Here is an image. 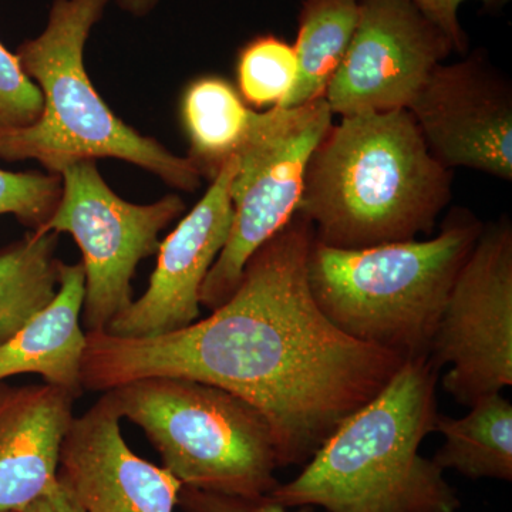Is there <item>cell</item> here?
I'll use <instances>...</instances> for the list:
<instances>
[{
    "label": "cell",
    "mask_w": 512,
    "mask_h": 512,
    "mask_svg": "<svg viewBox=\"0 0 512 512\" xmlns=\"http://www.w3.org/2000/svg\"><path fill=\"white\" fill-rule=\"evenodd\" d=\"M313 241L311 222L295 214L248 259L227 301L187 328L153 338L87 332L83 390L146 377L221 387L264 414L279 468L305 466L406 362L346 335L320 311L309 288Z\"/></svg>",
    "instance_id": "6da1fadb"
},
{
    "label": "cell",
    "mask_w": 512,
    "mask_h": 512,
    "mask_svg": "<svg viewBox=\"0 0 512 512\" xmlns=\"http://www.w3.org/2000/svg\"><path fill=\"white\" fill-rule=\"evenodd\" d=\"M451 185L453 171L431 156L409 110L355 114L313 151L296 214L332 248L413 241L434 231Z\"/></svg>",
    "instance_id": "7a4b0ae2"
},
{
    "label": "cell",
    "mask_w": 512,
    "mask_h": 512,
    "mask_svg": "<svg viewBox=\"0 0 512 512\" xmlns=\"http://www.w3.org/2000/svg\"><path fill=\"white\" fill-rule=\"evenodd\" d=\"M437 380L429 357L406 360L375 399L339 424L298 477L269 495L286 508L328 512H457L456 488L420 454L439 419Z\"/></svg>",
    "instance_id": "3957f363"
},
{
    "label": "cell",
    "mask_w": 512,
    "mask_h": 512,
    "mask_svg": "<svg viewBox=\"0 0 512 512\" xmlns=\"http://www.w3.org/2000/svg\"><path fill=\"white\" fill-rule=\"evenodd\" d=\"M484 224L456 208L439 235L339 249L313 241L309 288L343 333L406 360L429 357L448 295Z\"/></svg>",
    "instance_id": "277c9868"
},
{
    "label": "cell",
    "mask_w": 512,
    "mask_h": 512,
    "mask_svg": "<svg viewBox=\"0 0 512 512\" xmlns=\"http://www.w3.org/2000/svg\"><path fill=\"white\" fill-rule=\"evenodd\" d=\"M109 2L55 0L45 30L19 46L16 56L42 92L43 110L32 126L0 136V158L36 160L53 174L77 161L119 158L177 190L195 191L197 165L120 120L87 74L84 47Z\"/></svg>",
    "instance_id": "5b68a950"
},
{
    "label": "cell",
    "mask_w": 512,
    "mask_h": 512,
    "mask_svg": "<svg viewBox=\"0 0 512 512\" xmlns=\"http://www.w3.org/2000/svg\"><path fill=\"white\" fill-rule=\"evenodd\" d=\"M107 393L184 487L237 497L278 487L271 426L237 394L184 377H146Z\"/></svg>",
    "instance_id": "8992f818"
},
{
    "label": "cell",
    "mask_w": 512,
    "mask_h": 512,
    "mask_svg": "<svg viewBox=\"0 0 512 512\" xmlns=\"http://www.w3.org/2000/svg\"><path fill=\"white\" fill-rule=\"evenodd\" d=\"M333 124L325 99L256 113L234 156L232 217L227 244L204 284L200 301L217 309L237 289L248 259L291 222L301 204L306 168Z\"/></svg>",
    "instance_id": "52a82bcc"
},
{
    "label": "cell",
    "mask_w": 512,
    "mask_h": 512,
    "mask_svg": "<svg viewBox=\"0 0 512 512\" xmlns=\"http://www.w3.org/2000/svg\"><path fill=\"white\" fill-rule=\"evenodd\" d=\"M59 175L62 197L37 232H64L77 242L86 278L82 325L86 333L104 332L134 301L131 281L138 264L157 254L161 232L183 214L185 204L175 194L147 205L124 201L93 160L67 165Z\"/></svg>",
    "instance_id": "ba28073f"
},
{
    "label": "cell",
    "mask_w": 512,
    "mask_h": 512,
    "mask_svg": "<svg viewBox=\"0 0 512 512\" xmlns=\"http://www.w3.org/2000/svg\"><path fill=\"white\" fill-rule=\"evenodd\" d=\"M437 370L451 366L443 387L470 407L512 386V225H484L458 272L429 356Z\"/></svg>",
    "instance_id": "9c48e42d"
},
{
    "label": "cell",
    "mask_w": 512,
    "mask_h": 512,
    "mask_svg": "<svg viewBox=\"0 0 512 512\" xmlns=\"http://www.w3.org/2000/svg\"><path fill=\"white\" fill-rule=\"evenodd\" d=\"M451 52L448 37L410 0H360L355 35L325 100L340 117L409 110Z\"/></svg>",
    "instance_id": "30bf717a"
},
{
    "label": "cell",
    "mask_w": 512,
    "mask_h": 512,
    "mask_svg": "<svg viewBox=\"0 0 512 512\" xmlns=\"http://www.w3.org/2000/svg\"><path fill=\"white\" fill-rule=\"evenodd\" d=\"M443 167L512 180V89L484 56L441 63L409 107Z\"/></svg>",
    "instance_id": "8fae6325"
},
{
    "label": "cell",
    "mask_w": 512,
    "mask_h": 512,
    "mask_svg": "<svg viewBox=\"0 0 512 512\" xmlns=\"http://www.w3.org/2000/svg\"><path fill=\"white\" fill-rule=\"evenodd\" d=\"M237 157L220 173L174 231L160 242L147 291L111 320L104 332L120 338H153L187 328L200 319L202 284L231 231V181Z\"/></svg>",
    "instance_id": "7c38bea8"
},
{
    "label": "cell",
    "mask_w": 512,
    "mask_h": 512,
    "mask_svg": "<svg viewBox=\"0 0 512 512\" xmlns=\"http://www.w3.org/2000/svg\"><path fill=\"white\" fill-rule=\"evenodd\" d=\"M57 480L84 512H174L183 483L137 456L121 434L110 394L74 417L60 451Z\"/></svg>",
    "instance_id": "4fadbf2b"
},
{
    "label": "cell",
    "mask_w": 512,
    "mask_h": 512,
    "mask_svg": "<svg viewBox=\"0 0 512 512\" xmlns=\"http://www.w3.org/2000/svg\"><path fill=\"white\" fill-rule=\"evenodd\" d=\"M76 397L53 384L0 382V512H20L57 484Z\"/></svg>",
    "instance_id": "5bb4252c"
},
{
    "label": "cell",
    "mask_w": 512,
    "mask_h": 512,
    "mask_svg": "<svg viewBox=\"0 0 512 512\" xmlns=\"http://www.w3.org/2000/svg\"><path fill=\"white\" fill-rule=\"evenodd\" d=\"M86 278L82 264L60 265L59 288L45 309L0 346V382L39 375L74 397L84 392L82 362L86 332L82 312Z\"/></svg>",
    "instance_id": "9a60e30c"
},
{
    "label": "cell",
    "mask_w": 512,
    "mask_h": 512,
    "mask_svg": "<svg viewBox=\"0 0 512 512\" xmlns=\"http://www.w3.org/2000/svg\"><path fill=\"white\" fill-rule=\"evenodd\" d=\"M461 419L439 414L436 430L444 444L433 461L441 470H454L471 480H512V406L493 393L471 404Z\"/></svg>",
    "instance_id": "2e32d148"
},
{
    "label": "cell",
    "mask_w": 512,
    "mask_h": 512,
    "mask_svg": "<svg viewBox=\"0 0 512 512\" xmlns=\"http://www.w3.org/2000/svg\"><path fill=\"white\" fill-rule=\"evenodd\" d=\"M360 0H303L295 49L298 73L281 107L325 99L359 20Z\"/></svg>",
    "instance_id": "e0dca14e"
},
{
    "label": "cell",
    "mask_w": 512,
    "mask_h": 512,
    "mask_svg": "<svg viewBox=\"0 0 512 512\" xmlns=\"http://www.w3.org/2000/svg\"><path fill=\"white\" fill-rule=\"evenodd\" d=\"M181 114L190 138V160L212 181L244 140L252 110L221 77H201L185 90Z\"/></svg>",
    "instance_id": "ac0fdd59"
},
{
    "label": "cell",
    "mask_w": 512,
    "mask_h": 512,
    "mask_svg": "<svg viewBox=\"0 0 512 512\" xmlns=\"http://www.w3.org/2000/svg\"><path fill=\"white\" fill-rule=\"evenodd\" d=\"M57 238L32 231L0 251V346L55 298L62 265Z\"/></svg>",
    "instance_id": "d6986e66"
},
{
    "label": "cell",
    "mask_w": 512,
    "mask_h": 512,
    "mask_svg": "<svg viewBox=\"0 0 512 512\" xmlns=\"http://www.w3.org/2000/svg\"><path fill=\"white\" fill-rule=\"evenodd\" d=\"M298 73L295 49L284 39L262 35L249 40L238 55V89L245 103L281 106Z\"/></svg>",
    "instance_id": "ffe728a7"
},
{
    "label": "cell",
    "mask_w": 512,
    "mask_h": 512,
    "mask_svg": "<svg viewBox=\"0 0 512 512\" xmlns=\"http://www.w3.org/2000/svg\"><path fill=\"white\" fill-rule=\"evenodd\" d=\"M62 188L59 174L0 170V215H13L20 224L39 231L55 212Z\"/></svg>",
    "instance_id": "44dd1931"
},
{
    "label": "cell",
    "mask_w": 512,
    "mask_h": 512,
    "mask_svg": "<svg viewBox=\"0 0 512 512\" xmlns=\"http://www.w3.org/2000/svg\"><path fill=\"white\" fill-rule=\"evenodd\" d=\"M43 110V96L18 56L0 42V136L32 126Z\"/></svg>",
    "instance_id": "7402d4cb"
},
{
    "label": "cell",
    "mask_w": 512,
    "mask_h": 512,
    "mask_svg": "<svg viewBox=\"0 0 512 512\" xmlns=\"http://www.w3.org/2000/svg\"><path fill=\"white\" fill-rule=\"evenodd\" d=\"M178 507L184 512H289L271 495L237 497L208 493L197 488L183 487L178 497ZM296 512H311L303 508Z\"/></svg>",
    "instance_id": "603a6c76"
},
{
    "label": "cell",
    "mask_w": 512,
    "mask_h": 512,
    "mask_svg": "<svg viewBox=\"0 0 512 512\" xmlns=\"http://www.w3.org/2000/svg\"><path fill=\"white\" fill-rule=\"evenodd\" d=\"M417 9L448 37L454 52H467V36L458 18V10L467 0H410ZM487 6H495L501 0H480Z\"/></svg>",
    "instance_id": "cb8c5ba5"
},
{
    "label": "cell",
    "mask_w": 512,
    "mask_h": 512,
    "mask_svg": "<svg viewBox=\"0 0 512 512\" xmlns=\"http://www.w3.org/2000/svg\"><path fill=\"white\" fill-rule=\"evenodd\" d=\"M20 512H84V510L57 480V484L49 493Z\"/></svg>",
    "instance_id": "d4e9b609"
},
{
    "label": "cell",
    "mask_w": 512,
    "mask_h": 512,
    "mask_svg": "<svg viewBox=\"0 0 512 512\" xmlns=\"http://www.w3.org/2000/svg\"><path fill=\"white\" fill-rule=\"evenodd\" d=\"M116 2L124 12L134 16H146L156 8L160 0H116Z\"/></svg>",
    "instance_id": "484cf974"
}]
</instances>
